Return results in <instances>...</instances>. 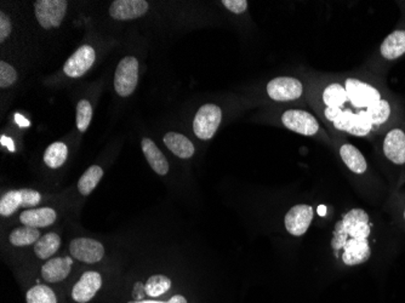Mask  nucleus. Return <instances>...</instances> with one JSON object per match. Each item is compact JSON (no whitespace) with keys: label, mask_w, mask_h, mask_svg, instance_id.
<instances>
[{"label":"nucleus","mask_w":405,"mask_h":303,"mask_svg":"<svg viewBox=\"0 0 405 303\" xmlns=\"http://www.w3.org/2000/svg\"><path fill=\"white\" fill-rule=\"evenodd\" d=\"M370 236L369 215L362 209H352L341 221L335 224L331 246L335 251L341 250L348 239H367Z\"/></svg>","instance_id":"1"},{"label":"nucleus","mask_w":405,"mask_h":303,"mask_svg":"<svg viewBox=\"0 0 405 303\" xmlns=\"http://www.w3.org/2000/svg\"><path fill=\"white\" fill-rule=\"evenodd\" d=\"M139 83V61L127 56L119 62L114 76V88L119 96L127 97L135 91Z\"/></svg>","instance_id":"2"},{"label":"nucleus","mask_w":405,"mask_h":303,"mask_svg":"<svg viewBox=\"0 0 405 303\" xmlns=\"http://www.w3.org/2000/svg\"><path fill=\"white\" fill-rule=\"evenodd\" d=\"M222 120V110L219 105L207 103L199 108L193 120V131L198 139H210L214 137Z\"/></svg>","instance_id":"3"},{"label":"nucleus","mask_w":405,"mask_h":303,"mask_svg":"<svg viewBox=\"0 0 405 303\" xmlns=\"http://www.w3.org/2000/svg\"><path fill=\"white\" fill-rule=\"evenodd\" d=\"M68 3L64 0H38L34 3L35 17L39 25L45 30L59 27L67 11Z\"/></svg>","instance_id":"4"},{"label":"nucleus","mask_w":405,"mask_h":303,"mask_svg":"<svg viewBox=\"0 0 405 303\" xmlns=\"http://www.w3.org/2000/svg\"><path fill=\"white\" fill-rule=\"evenodd\" d=\"M42 200V195L37 190H8L0 200V215L8 217L13 215L20 207H34Z\"/></svg>","instance_id":"5"},{"label":"nucleus","mask_w":405,"mask_h":303,"mask_svg":"<svg viewBox=\"0 0 405 303\" xmlns=\"http://www.w3.org/2000/svg\"><path fill=\"white\" fill-rule=\"evenodd\" d=\"M345 88H346L348 100L357 108H367V110L369 107L376 105L381 100V95L377 88L358 79H353V78L347 79Z\"/></svg>","instance_id":"6"},{"label":"nucleus","mask_w":405,"mask_h":303,"mask_svg":"<svg viewBox=\"0 0 405 303\" xmlns=\"http://www.w3.org/2000/svg\"><path fill=\"white\" fill-rule=\"evenodd\" d=\"M302 91L300 80L290 76H278L267 84V93L275 101H294L302 95Z\"/></svg>","instance_id":"7"},{"label":"nucleus","mask_w":405,"mask_h":303,"mask_svg":"<svg viewBox=\"0 0 405 303\" xmlns=\"http://www.w3.org/2000/svg\"><path fill=\"white\" fill-rule=\"evenodd\" d=\"M282 122L287 129L301 134V135H316L319 130L318 120L313 117L312 114L308 113L306 110H287L282 115Z\"/></svg>","instance_id":"8"},{"label":"nucleus","mask_w":405,"mask_h":303,"mask_svg":"<svg viewBox=\"0 0 405 303\" xmlns=\"http://www.w3.org/2000/svg\"><path fill=\"white\" fill-rule=\"evenodd\" d=\"M69 251L74 258L84 263H98L105 256V248L98 240L76 238L69 244Z\"/></svg>","instance_id":"9"},{"label":"nucleus","mask_w":405,"mask_h":303,"mask_svg":"<svg viewBox=\"0 0 405 303\" xmlns=\"http://www.w3.org/2000/svg\"><path fill=\"white\" fill-rule=\"evenodd\" d=\"M333 127L338 130L346 131L350 135L367 136L372 131V124L365 110L358 114L352 113L350 110H342L338 118L333 122Z\"/></svg>","instance_id":"10"},{"label":"nucleus","mask_w":405,"mask_h":303,"mask_svg":"<svg viewBox=\"0 0 405 303\" xmlns=\"http://www.w3.org/2000/svg\"><path fill=\"white\" fill-rule=\"evenodd\" d=\"M96 54L93 47L83 45L66 61L64 72L69 78H81L93 67Z\"/></svg>","instance_id":"11"},{"label":"nucleus","mask_w":405,"mask_h":303,"mask_svg":"<svg viewBox=\"0 0 405 303\" xmlns=\"http://www.w3.org/2000/svg\"><path fill=\"white\" fill-rule=\"evenodd\" d=\"M313 219V209L309 205H295L287 211L284 224L287 231L294 236H304L311 226Z\"/></svg>","instance_id":"12"},{"label":"nucleus","mask_w":405,"mask_h":303,"mask_svg":"<svg viewBox=\"0 0 405 303\" xmlns=\"http://www.w3.org/2000/svg\"><path fill=\"white\" fill-rule=\"evenodd\" d=\"M101 287V274L95 270H88L73 287L72 299L78 303H88L95 297Z\"/></svg>","instance_id":"13"},{"label":"nucleus","mask_w":405,"mask_h":303,"mask_svg":"<svg viewBox=\"0 0 405 303\" xmlns=\"http://www.w3.org/2000/svg\"><path fill=\"white\" fill-rule=\"evenodd\" d=\"M148 3L144 0H115L110 6V15L114 20H136L147 13Z\"/></svg>","instance_id":"14"},{"label":"nucleus","mask_w":405,"mask_h":303,"mask_svg":"<svg viewBox=\"0 0 405 303\" xmlns=\"http://www.w3.org/2000/svg\"><path fill=\"white\" fill-rule=\"evenodd\" d=\"M384 153L394 164H405V134L401 129H393L387 134L384 141Z\"/></svg>","instance_id":"15"},{"label":"nucleus","mask_w":405,"mask_h":303,"mask_svg":"<svg viewBox=\"0 0 405 303\" xmlns=\"http://www.w3.org/2000/svg\"><path fill=\"white\" fill-rule=\"evenodd\" d=\"M343 255L342 260L347 265H357L367 262L370 258L372 250L369 246L367 239H350L347 240L343 246Z\"/></svg>","instance_id":"16"},{"label":"nucleus","mask_w":405,"mask_h":303,"mask_svg":"<svg viewBox=\"0 0 405 303\" xmlns=\"http://www.w3.org/2000/svg\"><path fill=\"white\" fill-rule=\"evenodd\" d=\"M57 214L51 207H40V209H28L20 215V221L23 226L33 228L49 227L54 224Z\"/></svg>","instance_id":"17"},{"label":"nucleus","mask_w":405,"mask_h":303,"mask_svg":"<svg viewBox=\"0 0 405 303\" xmlns=\"http://www.w3.org/2000/svg\"><path fill=\"white\" fill-rule=\"evenodd\" d=\"M72 270V260L64 257L51 258L42 267V277L47 282H59L67 278Z\"/></svg>","instance_id":"18"},{"label":"nucleus","mask_w":405,"mask_h":303,"mask_svg":"<svg viewBox=\"0 0 405 303\" xmlns=\"http://www.w3.org/2000/svg\"><path fill=\"white\" fill-rule=\"evenodd\" d=\"M142 146V152L144 156L147 159L148 164L153 168L154 173L165 176L169 173V163L165 159L164 154L161 153V149L156 147V144L153 142L151 139H144L141 142Z\"/></svg>","instance_id":"19"},{"label":"nucleus","mask_w":405,"mask_h":303,"mask_svg":"<svg viewBox=\"0 0 405 303\" xmlns=\"http://www.w3.org/2000/svg\"><path fill=\"white\" fill-rule=\"evenodd\" d=\"M164 144L169 151L181 159H190L195 154V146L186 136L178 132H168L164 136Z\"/></svg>","instance_id":"20"},{"label":"nucleus","mask_w":405,"mask_h":303,"mask_svg":"<svg viewBox=\"0 0 405 303\" xmlns=\"http://www.w3.org/2000/svg\"><path fill=\"white\" fill-rule=\"evenodd\" d=\"M381 55L396 59L405 54V30H394L381 44Z\"/></svg>","instance_id":"21"},{"label":"nucleus","mask_w":405,"mask_h":303,"mask_svg":"<svg viewBox=\"0 0 405 303\" xmlns=\"http://www.w3.org/2000/svg\"><path fill=\"white\" fill-rule=\"evenodd\" d=\"M340 156H341L343 163L346 164L347 168H350L352 173L360 175V173L367 171V160L355 146L350 144H343L340 148Z\"/></svg>","instance_id":"22"},{"label":"nucleus","mask_w":405,"mask_h":303,"mask_svg":"<svg viewBox=\"0 0 405 303\" xmlns=\"http://www.w3.org/2000/svg\"><path fill=\"white\" fill-rule=\"evenodd\" d=\"M61 246V238L54 231L40 236V239L34 245V253L40 260H47L59 251Z\"/></svg>","instance_id":"23"},{"label":"nucleus","mask_w":405,"mask_h":303,"mask_svg":"<svg viewBox=\"0 0 405 303\" xmlns=\"http://www.w3.org/2000/svg\"><path fill=\"white\" fill-rule=\"evenodd\" d=\"M103 177V168L98 165H93L90 166L86 171H85L83 175H81V178H79V182H78V190L81 195H89L91 194L96 187H98V183L101 181V178Z\"/></svg>","instance_id":"24"},{"label":"nucleus","mask_w":405,"mask_h":303,"mask_svg":"<svg viewBox=\"0 0 405 303\" xmlns=\"http://www.w3.org/2000/svg\"><path fill=\"white\" fill-rule=\"evenodd\" d=\"M39 239H40V233H39L38 229L33 227H27V226L15 228L10 233V236H8L10 243L13 246H18V248L35 244Z\"/></svg>","instance_id":"25"},{"label":"nucleus","mask_w":405,"mask_h":303,"mask_svg":"<svg viewBox=\"0 0 405 303\" xmlns=\"http://www.w3.org/2000/svg\"><path fill=\"white\" fill-rule=\"evenodd\" d=\"M68 148L64 142H54L44 153V163L50 168H59L66 163Z\"/></svg>","instance_id":"26"},{"label":"nucleus","mask_w":405,"mask_h":303,"mask_svg":"<svg viewBox=\"0 0 405 303\" xmlns=\"http://www.w3.org/2000/svg\"><path fill=\"white\" fill-rule=\"evenodd\" d=\"M173 282L169 277L163 275V274H156L147 279L146 285H144V291L146 295L151 297H159L166 294L171 289Z\"/></svg>","instance_id":"27"},{"label":"nucleus","mask_w":405,"mask_h":303,"mask_svg":"<svg viewBox=\"0 0 405 303\" xmlns=\"http://www.w3.org/2000/svg\"><path fill=\"white\" fill-rule=\"evenodd\" d=\"M347 97L346 88L340 84H330L325 88L323 93V101L326 107L331 108H341L342 105L346 103Z\"/></svg>","instance_id":"28"},{"label":"nucleus","mask_w":405,"mask_h":303,"mask_svg":"<svg viewBox=\"0 0 405 303\" xmlns=\"http://www.w3.org/2000/svg\"><path fill=\"white\" fill-rule=\"evenodd\" d=\"M25 301L27 303H57V297L47 285H37L27 291Z\"/></svg>","instance_id":"29"},{"label":"nucleus","mask_w":405,"mask_h":303,"mask_svg":"<svg viewBox=\"0 0 405 303\" xmlns=\"http://www.w3.org/2000/svg\"><path fill=\"white\" fill-rule=\"evenodd\" d=\"M365 113L372 125H381L389 118L391 107L386 100H380L376 105L369 107Z\"/></svg>","instance_id":"30"},{"label":"nucleus","mask_w":405,"mask_h":303,"mask_svg":"<svg viewBox=\"0 0 405 303\" xmlns=\"http://www.w3.org/2000/svg\"><path fill=\"white\" fill-rule=\"evenodd\" d=\"M93 119V107L89 101L81 100L76 105V127L81 132H85L89 127Z\"/></svg>","instance_id":"31"},{"label":"nucleus","mask_w":405,"mask_h":303,"mask_svg":"<svg viewBox=\"0 0 405 303\" xmlns=\"http://www.w3.org/2000/svg\"><path fill=\"white\" fill-rule=\"evenodd\" d=\"M17 80V72L15 68L5 61L0 62V88H8Z\"/></svg>","instance_id":"32"},{"label":"nucleus","mask_w":405,"mask_h":303,"mask_svg":"<svg viewBox=\"0 0 405 303\" xmlns=\"http://www.w3.org/2000/svg\"><path fill=\"white\" fill-rule=\"evenodd\" d=\"M222 4L224 5V8H227L229 11L236 15L244 13L248 8L246 0H222Z\"/></svg>","instance_id":"33"},{"label":"nucleus","mask_w":405,"mask_h":303,"mask_svg":"<svg viewBox=\"0 0 405 303\" xmlns=\"http://www.w3.org/2000/svg\"><path fill=\"white\" fill-rule=\"evenodd\" d=\"M11 22L4 13H0V42H4L5 39L8 38L11 33Z\"/></svg>","instance_id":"34"},{"label":"nucleus","mask_w":405,"mask_h":303,"mask_svg":"<svg viewBox=\"0 0 405 303\" xmlns=\"http://www.w3.org/2000/svg\"><path fill=\"white\" fill-rule=\"evenodd\" d=\"M129 303H187V299L185 296L173 295V297H170L166 302H163V301H152V299H144V301H135V302Z\"/></svg>","instance_id":"35"},{"label":"nucleus","mask_w":405,"mask_h":303,"mask_svg":"<svg viewBox=\"0 0 405 303\" xmlns=\"http://www.w3.org/2000/svg\"><path fill=\"white\" fill-rule=\"evenodd\" d=\"M342 113L341 108H331V107H326L325 110V117L330 122H335L338 118V115Z\"/></svg>","instance_id":"36"},{"label":"nucleus","mask_w":405,"mask_h":303,"mask_svg":"<svg viewBox=\"0 0 405 303\" xmlns=\"http://www.w3.org/2000/svg\"><path fill=\"white\" fill-rule=\"evenodd\" d=\"M319 214H321V215H325V207H321V209H319Z\"/></svg>","instance_id":"37"},{"label":"nucleus","mask_w":405,"mask_h":303,"mask_svg":"<svg viewBox=\"0 0 405 303\" xmlns=\"http://www.w3.org/2000/svg\"><path fill=\"white\" fill-rule=\"evenodd\" d=\"M404 217H405V211H404Z\"/></svg>","instance_id":"38"}]
</instances>
